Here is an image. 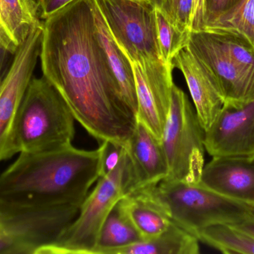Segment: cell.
Here are the masks:
<instances>
[{
    "label": "cell",
    "instance_id": "4fadbf2b",
    "mask_svg": "<svg viewBox=\"0 0 254 254\" xmlns=\"http://www.w3.org/2000/svg\"><path fill=\"white\" fill-rule=\"evenodd\" d=\"M199 184L254 207V155L213 158L204 165Z\"/></svg>",
    "mask_w": 254,
    "mask_h": 254
},
{
    "label": "cell",
    "instance_id": "7c38bea8",
    "mask_svg": "<svg viewBox=\"0 0 254 254\" xmlns=\"http://www.w3.org/2000/svg\"><path fill=\"white\" fill-rule=\"evenodd\" d=\"M125 149V195L156 186L168 175L161 140L140 122L137 121Z\"/></svg>",
    "mask_w": 254,
    "mask_h": 254
},
{
    "label": "cell",
    "instance_id": "e0dca14e",
    "mask_svg": "<svg viewBox=\"0 0 254 254\" xmlns=\"http://www.w3.org/2000/svg\"><path fill=\"white\" fill-rule=\"evenodd\" d=\"M119 204L143 240L161 234L173 223L167 213L143 192L125 195Z\"/></svg>",
    "mask_w": 254,
    "mask_h": 254
},
{
    "label": "cell",
    "instance_id": "f546056e",
    "mask_svg": "<svg viewBox=\"0 0 254 254\" xmlns=\"http://www.w3.org/2000/svg\"><path fill=\"white\" fill-rule=\"evenodd\" d=\"M7 54H8V52L0 46V74L3 73V67H4V64H5Z\"/></svg>",
    "mask_w": 254,
    "mask_h": 254
},
{
    "label": "cell",
    "instance_id": "ffe728a7",
    "mask_svg": "<svg viewBox=\"0 0 254 254\" xmlns=\"http://www.w3.org/2000/svg\"><path fill=\"white\" fill-rule=\"evenodd\" d=\"M196 237L222 254H254V237L235 225H210L200 230Z\"/></svg>",
    "mask_w": 254,
    "mask_h": 254
},
{
    "label": "cell",
    "instance_id": "4dcf8cb0",
    "mask_svg": "<svg viewBox=\"0 0 254 254\" xmlns=\"http://www.w3.org/2000/svg\"><path fill=\"white\" fill-rule=\"evenodd\" d=\"M152 2L155 4V7H159L161 5V0H152Z\"/></svg>",
    "mask_w": 254,
    "mask_h": 254
},
{
    "label": "cell",
    "instance_id": "83f0119b",
    "mask_svg": "<svg viewBox=\"0 0 254 254\" xmlns=\"http://www.w3.org/2000/svg\"><path fill=\"white\" fill-rule=\"evenodd\" d=\"M176 1L177 0H161V5L159 7H157L161 10L168 18L169 20L175 25H176Z\"/></svg>",
    "mask_w": 254,
    "mask_h": 254
},
{
    "label": "cell",
    "instance_id": "52a82bcc",
    "mask_svg": "<svg viewBox=\"0 0 254 254\" xmlns=\"http://www.w3.org/2000/svg\"><path fill=\"white\" fill-rule=\"evenodd\" d=\"M80 207H25L0 201V254H39L74 222Z\"/></svg>",
    "mask_w": 254,
    "mask_h": 254
},
{
    "label": "cell",
    "instance_id": "4316f807",
    "mask_svg": "<svg viewBox=\"0 0 254 254\" xmlns=\"http://www.w3.org/2000/svg\"><path fill=\"white\" fill-rule=\"evenodd\" d=\"M204 0H194L192 31H200L204 27Z\"/></svg>",
    "mask_w": 254,
    "mask_h": 254
},
{
    "label": "cell",
    "instance_id": "8992f818",
    "mask_svg": "<svg viewBox=\"0 0 254 254\" xmlns=\"http://www.w3.org/2000/svg\"><path fill=\"white\" fill-rule=\"evenodd\" d=\"M155 201L173 223L196 237L216 224L237 225L254 218V207L223 196L202 185L163 180L139 191Z\"/></svg>",
    "mask_w": 254,
    "mask_h": 254
},
{
    "label": "cell",
    "instance_id": "7a4b0ae2",
    "mask_svg": "<svg viewBox=\"0 0 254 254\" xmlns=\"http://www.w3.org/2000/svg\"><path fill=\"white\" fill-rule=\"evenodd\" d=\"M101 148L72 145L39 153H19L0 174V201L25 206H81L101 172Z\"/></svg>",
    "mask_w": 254,
    "mask_h": 254
},
{
    "label": "cell",
    "instance_id": "44dd1931",
    "mask_svg": "<svg viewBox=\"0 0 254 254\" xmlns=\"http://www.w3.org/2000/svg\"><path fill=\"white\" fill-rule=\"evenodd\" d=\"M157 37L161 58L169 67L179 50L188 45L190 34L182 32L172 23L164 13L156 7ZM191 33V32H190Z\"/></svg>",
    "mask_w": 254,
    "mask_h": 254
},
{
    "label": "cell",
    "instance_id": "2e32d148",
    "mask_svg": "<svg viewBox=\"0 0 254 254\" xmlns=\"http://www.w3.org/2000/svg\"><path fill=\"white\" fill-rule=\"evenodd\" d=\"M93 11L98 38L112 74L124 101L137 117V99L132 64L113 38L95 0H93Z\"/></svg>",
    "mask_w": 254,
    "mask_h": 254
},
{
    "label": "cell",
    "instance_id": "6da1fadb",
    "mask_svg": "<svg viewBox=\"0 0 254 254\" xmlns=\"http://www.w3.org/2000/svg\"><path fill=\"white\" fill-rule=\"evenodd\" d=\"M43 76L74 119L100 142L126 146L137 117L124 101L95 26L93 0H74L44 19Z\"/></svg>",
    "mask_w": 254,
    "mask_h": 254
},
{
    "label": "cell",
    "instance_id": "3957f363",
    "mask_svg": "<svg viewBox=\"0 0 254 254\" xmlns=\"http://www.w3.org/2000/svg\"><path fill=\"white\" fill-rule=\"evenodd\" d=\"M74 120L62 95L44 76L31 79L13 125V154L50 152L72 145Z\"/></svg>",
    "mask_w": 254,
    "mask_h": 254
},
{
    "label": "cell",
    "instance_id": "277c9868",
    "mask_svg": "<svg viewBox=\"0 0 254 254\" xmlns=\"http://www.w3.org/2000/svg\"><path fill=\"white\" fill-rule=\"evenodd\" d=\"M188 47L216 78L225 104L254 101V46L226 28L191 31Z\"/></svg>",
    "mask_w": 254,
    "mask_h": 254
},
{
    "label": "cell",
    "instance_id": "d6986e66",
    "mask_svg": "<svg viewBox=\"0 0 254 254\" xmlns=\"http://www.w3.org/2000/svg\"><path fill=\"white\" fill-rule=\"evenodd\" d=\"M143 240L118 202L101 228L94 254H113Z\"/></svg>",
    "mask_w": 254,
    "mask_h": 254
},
{
    "label": "cell",
    "instance_id": "9a60e30c",
    "mask_svg": "<svg viewBox=\"0 0 254 254\" xmlns=\"http://www.w3.org/2000/svg\"><path fill=\"white\" fill-rule=\"evenodd\" d=\"M36 0H0V46L14 55L36 28L43 26Z\"/></svg>",
    "mask_w": 254,
    "mask_h": 254
},
{
    "label": "cell",
    "instance_id": "ac0fdd59",
    "mask_svg": "<svg viewBox=\"0 0 254 254\" xmlns=\"http://www.w3.org/2000/svg\"><path fill=\"white\" fill-rule=\"evenodd\" d=\"M198 242L195 236L173 223L161 234L122 248L113 254H198Z\"/></svg>",
    "mask_w": 254,
    "mask_h": 254
},
{
    "label": "cell",
    "instance_id": "cb8c5ba5",
    "mask_svg": "<svg viewBox=\"0 0 254 254\" xmlns=\"http://www.w3.org/2000/svg\"><path fill=\"white\" fill-rule=\"evenodd\" d=\"M101 160L100 177L110 174L117 167L125 152V146L111 141L101 143Z\"/></svg>",
    "mask_w": 254,
    "mask_h": 254
},
{
    "label": "cell",
    "instance_id": "8fae6325",
    "mask_svg": "<svg viewBox=\"0 0 254 254\" xmlns=\"http://www.w3.org/2000/svg\"><path fill=\"white\" fill-rule=\"evenodd\" d=\"M204 143L213 158L254 155V101L224 104L204 131Z\"/></svg>",
    "mask_w": 254,
    "mask_h": 254
},
{
    "label": "cell",
    "instance_id": "5bb4252c",
    "mask_svg": "<svg viewBox=\"0 0 254 254\" xmlns=\"http://www.w3.org/2000/svg\"><path fill=\"white\" fill-rule=\"evenodd\" d=\"M173 64L185 76L197 117L205 131L225 104L222 89L211 71L188 45L176 54Z\"/></svg>",
    "mask_w": 254,
    "mask_h": 254
},
{
    "label": "cell",
    "instance_id": "30bf717a",
    "mask_svg": "<svg viewBox=\"0 0 254 254\" xmlns=\"http://www.w3.org/2000/svg\"><path fill=\"white\" fill-rule=\"evenodd\" d=\"M43 27L34 29L15 52L0 86V163L14 155L12 150L13 125L40 57Z\"/></svg>",
    "mask_w": 254,
    "mask_h": 254
},
{
    "label": "cell",
    "instance_id": "484cf974",
    "mask_svg": "<svg viewBox=\"0 0 254 254\" xmlns=\"http://www.w3.org/2000/svg\"><path fill=\"white\" fill-rule=\"evenodd\" d=\"M74 0H38L42 19L52 16Z\"/></svg>",
    "mask_w": 254,
    "mask_h": 254
},
{
    "label": "cell",
    "instance_id": "603a6c76",
    "mask_svg": "<svg viewBox=\"0 0 254 254\" xmlns=\"http://www.w3.org/2000/svg\"><path fill=\"white\" fill-rule=\"evenodd\" d=\"M242 1L243 0H204L203 29L213 26L219 19L235 10Z\"/></svg>",
    "mask_w": 254,
    "mask_h": 254
},
{
    "label": "cell",
    "instance_id": "d4e9b609",
    "mask_svg": "<svg viewBox=\"0 0 254 254\" xmlns=\"http://www.w3.org/2000/svg\"><path fill=\"white\" fill-rule=\"evenodd\" d=\"M194 0H177L176 1V25L182 32L190 34L192 31Z\"/></svg>",
    "mask_w": 254,
    "mask_h": 254
},
{
    "label": "cell",
    "instance_id": "1f68e13d",
    "mask_svg": "<svg viewBox=\"0 0 254 254\" xmlns=\"http://www.w3.org/2000/svg\"><path fill=\"white\" fill-rule=\"evenodd\" d=\"M4 73L0 74V86H1V82H2L3 77H4Z\"/></svg>",
    "mask_w": 254,
    "mask_h": 254
},
{
    "label": "cell",
    "instance_id": "5b68a950",
    "mask_svg": "<svg viewBox=\"0 0 254 254\" xmlns=\"http://www.w3.org/2000/svg\"><path fill=\"white\" fill-rule=\"evenodd\" d=\"M113 38L131 64L149 80H173V67L161 58L156 7L138 0H95Z\"/></svg>",
    "mask_w": 254,
    "mask_h": 254
},
{
    "label": "cell",
    "instance_id": "9c48e42d",
    "mask_svg": "<svg viewBox=\"0 0 254 254\" xmlns=\"http://www.w3.org/2000/svg\"><path fill=\"white\" fill-rule=\"evenodd\" d=\"M125 149L119 165L110 174L99 177L93 190L80 207L78 216L58 240L39 254H94L100 231L108 215L125 196Z\"/></svg>",
    "mask_w": 254,
    "mask_h": 254
},
{
    "label": "cell",
    "instance_id": "d6a6232c",
    "mask_svg": "<svg viewBox=\"0 0 254 254\" xmlns=\"http://www.w3.org/2000/svg\"><path fill=\"white\" fill-rule=\"evenodd\" d=\"M138 1H149V2H152V4H153V2H152V0H138Z\"/></svg>",
    "mask_w": 254,
    "mask_h": 254
},
{
    "label": "cell",
    "instance_id": "7402d4cb",
    "mask_svg": "<svg viewBox=\"0 0 254 254\" xmlns=\"http://www.w3.org/2000/svg\"><path fill=\"white\" fill-rule=\"evenodd\" d=\"M214 28L235 31L246 37L254 46V0H243L235 10L208 28Z\"/></svg>",
    "mask_w": 254,
    "mask_h": 254
},
{
    "label": "cell",
    "instance_id": "f1b7e54d",
    "mask_svg": "<svg viewBox=\"0 0 254 254\" xmlns=\"http://www.w3.org/2000/svg\"><path fill=\"white\" fill-rule=\"evenodd\" d=\"M237 226L240 229L246 231L248 234L252 235L254 238V218L252 219H248V220L244 221L241 223L237 224V225H233Z\"/></svg>",
    "mask_w": 254,
    "mask_h": 254
},
{
    "label": "cell",
    "instance_id": "ba28073f",
    "mask_svg": "<svg viewBox=\"0 0 254 254\" xmlns=\"http://www.w3.org/2000/svg\"><path fill=\"white\" fill-rule=\"evenodd\" d=\"M204 131L185 92L172 88L161 146L168 166L164 180L198 184L204 165Z\"/></svg>",
    "mask_w": 254,
    "mask_h": 254
}]
</instances>
